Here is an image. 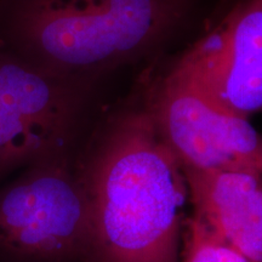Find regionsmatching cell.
<instances>
[{
    "label": "cell",
    "instance_id": "8",
    "mask_svg": "<svg viewBox=\"0 0 262 262\" xmlns=\"http://www.w3.org/2000/svg\"><path fill=\"white\" fill-rule=\"evenodd\" d=\"M180 262H251L220 241L194 216L185 220Z\"/></svg>",
    "mask_w": 262,
    "mask_h": 262
},
{
    "label": "cell",
    "instance_id": "2",
    "mask_svg": "<svg viewBox=\"0 0 262 262\" xmlns=\"http://www.w3.org/2000/svg\"><path fill=\"white\" fill-rule=\"evenodd\" d=\"M182 9V0H15L9 38L44 70L95 80L158 48Z\"/></svg>",
    "mask_w": 262,
    "mask_h": 262
},
{
    "label": "cell",
    "instance_id": "1",
    "mask_svg": "<svg viewBox=\"0 0 262 262\" xmlns=\"http://www.w3.org/2000/svg\"><path fill=\"white\" fill-rule=\"evenodd\" d=\"M84 191V262H180L185 173L145 104L113 114L74 168Z\"/></svg>",
    "mask_w": 262,
    "mask_h": 262
},
{
    "label": "cell",
    "instance_id": "6",
    "mask_svg": "<svg viewBox=\"0 0 262 262\" xmlns=\"http://www.w3.org/2000/svg\"><path fill=\"white\" fill-rule=\"evenodd\" d=\"M239 116L262 113V0H237L170 68Z\"/></svg>",
    "mask_w": 262,
    "mask_h": 262
},
{
    "label": "cell",
    "instance_id": "4",
    "mask_svg": "<svg viewBox=\"0 0 262 262\" xmlns=\"http://www.w3.org/2000/svg\"><path fill=\"white\" fill-rule=\"evenodd\" d=\"M93 83L0 50V180L68 150Z\"/></svg>",
    "mask_w": 262,
    "mask_h": 262
},
{
    "label": "cell",
    "instance_id": "5",
    "mask_svg": "<svg viewBox=\"0 0 262 262\" xmlns=\"http://www.w3.org/2000/svg\"><path fill=\"white\" fill-rule=\"evenodd\" d=\"M145 106L182 169L245 170L262 175V135L248 118L226 110L169 71Z\"/></svg>",
    "mask_w": 262,
    "mask_h": 262
},
{
    "label": "cell",
    "instance_id": "3",
    "mask_svg": "<svg viewBox=\"0 0 262 262\" xmlns=\"http://www.w3.org/2000/svg\"><path fill=\"white\" fill-rule=\"evenodd\" d=\"M89 216L68 150L0 188V262H84Z\"/></svg>",
    "mask_w": 262,
    "mask_h": 262
},
{
    "label": "cell",
    "instance_id": "7",
    "mask_svg": "<svg viewBox=\"0 0 262 262\" xmlns=\"http://www.w3.org/2000/svg\"><path fill=\"white\" fill-rule=\"evenodd\" d=\"M188 199L215 237L262 262V175L245 170L183 169Z\"/></svg>",
    "mask_w": 262,
    "mask_h": 262
}]
</instances>
